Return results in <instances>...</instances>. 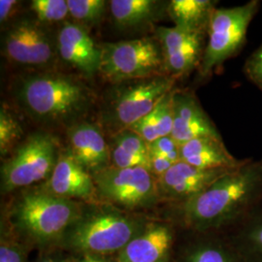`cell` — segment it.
Segmentation results:
<instances>
[{
	"label": "cell",
	"mask_w": 262,
	"mask_h": 262,
	"mask_svg": "<svg viewBox=\"0 0 262 262\" xmlns=\"http://www.w3.org/2000/svg\"><path fill=\"white\" fill-rule=\"evenodd\" d=\"M262 160L248 159L199 195L176 205L170 222L181 230L224 232L260 207Z\"/></svg>",
	"instance_id": "obj_1"
},
{
	"label": "cell",
	"mask_w": 262,
	"mask_h": 262,
	"mask_svg": "<svg viewBox=\"0 0 262 262\" xmlns=\"http://www.w3.org/2000/svg\"><path fill=\"white\" fill-rule=\"evenodd\" d=\"M12 194L2 214L1 228L39 253L58 247L84 204L56 196L40 185Z\"/></svg>",
	"instance_id": "obj_2"
},
{
	"label": "cell",
	"mask_w": 262,
	"mask_h": 262,
	"mask_svg": "<svg viewBox=\"0 0 262 262\" xmlns=\"http://www.w3.org/2000/svg\"><path fill=\"white\" fill-rule=\"evenodd\" d=\"M14 96L34 122L67 128L91 110L95 97L82 77L55 70L35 71L19 78L14 85Z\"/></svg>",
	"instance_id": "obj_3"
},
{
	"label": "cell",
	"mask_w": 262,
	"mask_h": 262,
	"mask_svg": "<svg viewBox=\"0 0 262 262\" xmlns=\"http://www.w3.org/2000/svg\"><path fill=\"white\" fill-rule=\"evenodd\" d=\"M149 220L105 202L84 203L58 249L68 254L114 256L140 234Z\"/></svg>",
	"instance_id": "obj_4"
},
{
	"label": "cell",
	"mask_w": 262,
	"mask_h": 262,
	"mask_svg": "<svg viewBox=\"0 0 262 262\" xmlns=\"http://www.w3.org/2000/svg\"><path fill=\"white\" fill-rule=\"evenodd\" d=\"M176 79L167 75L116 83L104 104L102 120L112 135L128 129L151 112L161 99L173 91Z\"/></svg>",
	"instance_id": "obj_5"
},
{
	"label": "cell",
	"mask_w": 262,
	"mask_h": 262,
	"mask_svg": "<svg viewBox=\"0 0 262 262\" xmlns=\"http://www.w3.org/2000/svg\"><path fill=\"white\" fill-rule=\"evenodd\" d=\"M60 152L59 143L51 133L38 131L30 134L1 165V193L12 194L44 184L55 168Z\"/></svg>",
	"instance_id": "obj_6"
},
{
	"label": "cell",
	"mask_w": 262,
	"mask_h": 262,
	"mask_svg": "<svg viewBox=\"0 0 262 262\" xmlns=\"http://www.w3.org/2000/svg\"><path fill=\"white\" fill-rule=\"evenodd\" d=\"M100 48L99 74L110 83L166 75L162 51L156 37L104 43Z\"/></svg>",
	"instance_id": "obj_7"
},
{
	"label": "cell",
	"mask_w": 262,
	"mask_h": 262,
	"mask_svg": "<svg viewBox=\"0 0 262 262\" xmlns=\"http://www.w3.org/2000/svg\"><path fill=\"white\" fill-rule=\"evenodd\" d=\"M258 7L259 2L252 0L240 6L214 10L207 32L208 42L198 67L200 75H211L215 68L241 51Z\"/></svg>",
	"instance_id": "obj_8"
},
{
	"label": "cell",
	"mask_w": 262,
	"mask_h": 262,
	"mask_svg": "<svg viewBox=\"0 0 262 262\" xmlns=\"http://www.w3.org/2000/svg\"><path fill=\"white\" fill-rule=\"evenodd\" d=\"M93 178L99 201L123 211L150 209L160 202L158 179L147 168L109 166Z\"/></svg>",
	"instance_id": "obj_9"
},
{
	"label": "cell",
	"mask_w": 262,
	"mask_h": 262,
	"mask_svg": "<svg viewBox=\"0 0 262 262\" xmlns=\"http://www.w3.org/2000/svg\"><path fill=\"white\" fill-rule=\"evenodd\" d=\"M2 53L13 63L34 69L52 70L58 56L55 40L37 19L19 18L2 35Z\"/></svg>",
	"instance_id": "obj_10"
},
{
	"label": "cell",
	"mask_w": 262,
	"mask_h": 262,
	"mask_svg": "<svg viewBox=\"0 0 262 262\" xmlns=\"http://www.w3.org/2000/svg\"><path fill=\"white\" fill-rule=\"evenodd\" d=\"M206 34L176 27L156 28L155 37L161 47L166 75L177 80L199 67L206 47Z\"/></svg>",
	"instance_id": "obj_11"
},
{
	"label": "cell",
	"mask_w": 262,
	"mask_h": 262,
	"mask_svg": "<svg viewBox=\"0 0 262 262\" xmlns=\"http://www.w3.org/2000/svg\"><path fill=\"white\" fill-rule=\"evenodd\" d=\"M231 170L197 168L180 160L158 180L160 201L173 206L183 204L202 193Z\"/></svg>",
	"instance_id": "obj_12"
},
{
	"label": "cell",
	"mask_w": 262,
	"mask_h": 262,
	"mask_svg": "<svg viewBox=\"0 0 262 262\" xmlns=\"http://www.w3.org/2000/svg\"><path fill=\"white\" fill-rule=\"evenodd\" d=\"M178 228L167 221H149L140 234L116 255V262H173Z\"/></svg>",
	"instance_id": "obj_13"
},
{
	"label": "cell",
	"mask_w": 262,
	"mask_h": 262,
	"mask_svg": "<svg viewBox=\"0 0 262 262\" xmlns=\"http://www.w3.org/2000/svg\"><path fill=\"white\" fill-rule=\"evenodd\" d=\"M56 47L61 60L75 69L81 77L91 79L99 74L101 48L94 42L88 28L64 21L56 35Z\"/></svg>",
	"instance_id": "obj_14"
},
{
	"label": "cell",
	"mask_w": 262,
	"mask_h": 262,
	"mask_svg": "<svg viewBox=\"0 0 262 262\" xmlns=\"http://www.w3.org/2000/svg\"><path fill=\"white\" fill-rule=\"evenodd\" d=\"M179 230L173 262H246L224 232Z\"/></svg>",
	"instance_id": "obj_15"
},
{
	"label": "cell",
	"mask_w": 262,
	"mask_h": 262,
	"mask_svg": "<svg viewBox=\"0 0 262 262\" xmlns=\"http://www.w3.org/2000/svg\"><path fill=\"white\" fill-rule=\"evenodd\" d=\"M56 196L83 203L98 202L93 176L67 150H61L50 178L40 185Z\"/></svg>",
	"instance_id": "obj_16"
},
{
	"label": "cell",
	"mask_w": 262,
	"mask_h": 262,
	"mask_svg": "<svg viewBox=\"0 0 262 262\" xmlns=\"http://www.w3.org/2000/svg\"><path fill=\"white\" fill-rule=\"evenodd\" d=\"M66 150L92 176L111 166L109 143L95 123L79 122L67 128Z\"/></svg>",
	"instance_id": "obj_17"
},
{
	"label": "cell",
	"mask_w": 262,
	"mask_h": 262,
	"mask_svg": "<svg viewBox=\"0 0 262 262\" xmlns=\"http://www.w3.org/2000/svg\"><path fill=\"white\" fill-rule=\"evenodd\" d=\"M174 116L171 137L183 145L201 137L222 138L215 123L209 118L191 92L176 90L173 99Z\"/></svg>",
	"instance_id": "obj_18"
},
{
	"label": "cell",
	"mask_w": 262,
	"mask_h": 262,
	"mask_svg": "<svg viewBox=\"0 0 262 262\" xmlns=\"http://www.w3.org/2000/svg\"><path fill=\"white\" fill-rule=\"evenodd\" d=\"M180 160L201 169H234L248 159H238L226 149L223 138L201 137L180 146Z\"/></svg>",
	"instance_id": "obj_19"
},
{
	"label": "cell",
	"mask_w": 262,
	"mask_h": 262,
	"mask_svg": "<svg viewBox=\"0 0 262 262\" xmlns=\"http://www.w3.org/2000/svg\"><path fill=\"white\" fill-rule=\"evenodd\" d=\"M168 2L157 0H112L109 9L114 24L124 30L152 26L167 14Z\"/></svg>",
	"instance_id": "obj_20"
},
{
	"label": "cell",
	"mask_w": 262,
	"mask_h": 262,
	"mask_svg": "<svg viewBox=\"0 0 262 262\" xmlns=\"http://www.w3.org/2000/svg\"><path fill=\"white\" fill-rule=\"evenodd\" d=\"M111 166L118 168L144 167L150 170V148L138 134L124 129L112 135L109 142Z\"/></svg>",
	"instance_id": "obj_21"
},
{
	"label": "cell",
	"mask_w": 262,
	"mask_h": 262,
	"mask_svg": "<svg viewBox=\"0 0 262 262\" xmlns=\"http://www.w3.org/2000/svg\"><path fill=\"white\" fill-rule=\"evenodd\" d=\"M246 262H262V209L258 207L238 225L224 231Z\"/></svg>",
	"instance_id": "obj_22"
},
{
	"label": "cell",
	"mask_w": 262,
	"mask_h": 262,
	"mask_svg": "<svg viewBox=\"0 0 262 262\" xmlns=\"http://www.w3.org/2000/svg\"><path fill=\"white\" fill-rule=\"evenodd\" d=\"M216 3L212 0H172L167 5V16L176 28L207 33Z\"/></svg>",
	"instance_id": "obj_23"
},
{
	"label": "cell",
	"mask_w": 262,
	"mask_h": 262,
	"mask_svg": "<svg viewBox=\"0 0 262 262\" xmlns=\"http://www.w3.org/2000/svg\"><path fill=\"white\" fill-rule=\"evenodd\" d=\"M24 129L19 120L3 104L0 108V155L7 158L24 139Z\"/></svg>",
	"instance_id": "obj_24"
},
{
	"label": "cell",
	"mask_w": 262,
	"mask_h": 262,
	"mask_svg": "<svg viewBox=\"0 0 262 262\" xmlns=\"http://www.w3.org/2000/svg\"><path fill=\"white\" fill-rule=\"evenodd\" d=\"M108 3L104 0H67L70 17L84 28L94 27L101 21Z\"/></svg>",
	"instance_id": "obj_25"
},
{
	"label": "cell",
	"mask_w": 262,
	"mask_h": 262,
	"mask_svg": "<svg viewBox=\"0 0 262 262\" xmlns=\"http://www.w3.org/2000/svg\"><path fill=\"white\" fill-rule=\"evenodd\" d=\"M30 9L42 25L57 24L70 16L66 0H32Z\"/></svg>",
	"instance_id": "obj_26"
},
{
	"label": "cell",
	"mask_w": 262,
	"mask_h": 262,
	"mask_svg": "<svg viewBox=\"0 0 262 262\" xmlns=\"http://www.w3.org/2000/svg\"><path fill=\"white\" fill-rule=\"evenodd\" d=\"M29 248L9 233L0 231V262H28Z\"/></svg>",
	"instance_id": "obj_27"
},
{
	"label": "cell",
	"mask_w": 262,
	"mask_h": 262,
	"mask_svg": "<svg viewBox=\"0 0 262 262\" xmlns=\"http://www.w3.org/2000/svg\"><path fill=\"white\" fill-rule=\"evenodd\" d=\"M150 154L169 159L173 163L180 161V145L171 136L161 137L149 144Z\"/></svg>",
	"instance_id": "obj_28"
},
{
	"label": "cell",
	"mask_w": 262,
	"mask_h": 262,
	"mask_svg": "<svg viewBox=\"0 0 262 262\" xmlns=\"http://www.w3.org/2000/svg\"><path fill=\"white\" fill-rule=\"evenodd\" d=\"M245 73L262 91V46L254 51L246 61Z\"/></svg>",
	"instance_id": "obj_29"
},
{
	"label": "cell",
	"mask_w": 262,
	"mask_h": 262,
	"mask_svg": "<svg viewBox=\"0 0 262 262\" xmlns=\"http://www.w3.org/2000/svg\"><path fill=\"white\" fill-rule=\"evenodd\" d=\"M150 173L159 180L162 177L169 169L171 168L175 163L170 161L169 159L159 157L156 155L150 154Z\"/></svg>",
	"instance_id": "obj_30"
},
{
	"label": "cell",
	"mask_w": 262,
	"mask_h": 262,
	"mask_svg": "<svg viewBox=\"0 0 262 262\" xmlns=\"http://www.w3.org/2000/svg\"><path fill=\"white\" fill-rule=\"evenodd\" d=\"M35 262H69V254L56 248L50 251L39 253Z\"/></svg>",
	"instance_id": "obj_31"
},
{
	"label": "cell",
	"mask_w": 262,
	"mask_h": 262,
	"mask_svg": "<svg viewBox=\"0 0 262 262\" xmlns=\"http://www.w3.org/2000/svg\"><path fill=\"white\" fill-rule=\"evenodd\" d=\"M19 1L16 0H1L0 1V23L1 25L6 24L12 19L14 14L17 12Z\"/></svg>",
	"instance_id": "obj_32"
},
{
	"label": "cell",
	"mask_w": 262,
	"mask_h": 262,
	"mask_svg": "<svg viewBox=\"0 0 262 262\" xmlns=\"http://www.w3.org/2000/svg\"><path fill=\"white\" fill-rule=\"evenodd\" d=\"M112 257L93 254H69V262H109Z\"/></svg>",
	"instance_id": "obj_33"
}]
</instances>
